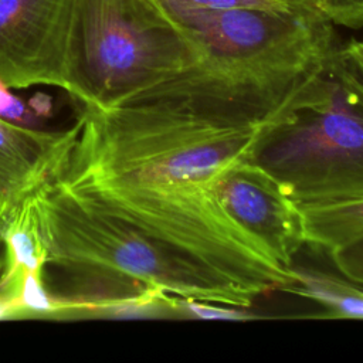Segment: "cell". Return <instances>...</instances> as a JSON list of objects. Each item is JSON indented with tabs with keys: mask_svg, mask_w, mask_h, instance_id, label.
<instances>
[{
	"mask_svg": "<svg viewBox=\"0 0 363 363\" xmlns=\"http://www.w3.org/2000/svg\"><path fill=\"white\" fill-rule=\"evenodd\" d=\"M291 89L238 84L194 64L119 104H81L50 182L180 248L252 301L281 291L289 269L228 218L214 187L247 159Z\"/></svg>",
	"mask_w": 363,
	"mask_h": 363,
	"instance_id": "cell-1",
	"label": "cell"
},
{
	"mask_svg": "<svg viewBox=\"0 0 363 363\" xmlns=\"http://www.w3.org/2000/svg\"><path fill=\"white\" fill-rule=\"evenodd\" d=\"M245 160L298 206L363 191V72L345 45L292 86Z\"/></svg>",
	"mask_w": 363,
	"mask_h": 363,
	"instance_id": "cell-2",
	"label": "cell"
},
{
	"mask_svg": "<svg viewBox=\"0 0 363 363\" xmlns=\"http://www.w3.org/2000/svg\"><path fill=\"white\" fill-rule=\"evenodd\" d=\"M199 62L156 0H71L67 92L79 104H119Z\"/></svg>",
	"mask_w": 363,
	"mask_h": 363,
	"instance_id": "cell-3",
	"label": "cell"
},
{
	"mask_svg": "<svg viewBox=\"0 0 363 363\" xmlns=\"http://www.w3.org/2000/svg\"><path fill=\"white\" fill-rule=\"evenodd\" d=\"M47 259L130 275L167 294L248 308L244 292L213 268L52 182L33 196Z\"/></svg>",
	"mask_w": 363,
	"mask_h": 363,
	"instance_id": "cell-4",
	"label": "cell"
},
{
	"mask_svg": "<svg viewBox=\"0 0 363 363\" xmlns=\"http://www.w3.org/2000/svg\"><path fill=\"white\" fill-rule=\"evenodd\" d=\"M204 69L244 85L289 89L340 43L320 7L179 10L166 13Z\"/></svg>",
	"mask_w": 363,
	"mask_h": 363,
	"instance_id": "cell-5",
	"label": "cell"
},
{
	"mask_svg": "<svg viewBox=\"0 0 363 363\" xmlns=\"http://www.w3.org/2000/svg\"><path fill=\"white\" fill-rule=\"evenodd\" d=\"M71 0H0V81L68 91Z\"/></svg>",
	"mask_w": 363,
	"mask_h": 363,
	"instance_id": "cell-6",
	"label": "cell"
},
{
	"mask_svg": "<svg viewBox=\"0 0 363 363\" xmlns=\"http://www.w3.org/2000/svg\"><path fill=\"white\" fill-rule=\"evenodd\" d=\"M217 200L271 258L289 268L306 244L302 211L262 169L240 160L216 180Z\"/></svg>",
	"mask_w": 363,
	"mask_h": 363,
	"instance_id": "cell-7",
	"label": "cell"
},
{
	"mask_svg": "<svg viewBox=\"0 0 363 363\" xmlns=\"http://www.w3.org/2000/svg\"><path fill=\"white\" fill-rule=\"evenodd\" d=\"M77 133L38 130L0 118V223L57 172Z\"/></svg>",
	"mask_w": 363,
	"mask_h": 363,
	"instance_id": "cell-8",
	"label": "cell"
},
{
	"mask_svg": "<svg viewBox=\"0 0 363 363\" xmlns=\"http://www.w3.org/2000/svg\"><path fill=\"white\" fill-rule=\"evenodd\" d=\"M33 196L26 199L0 223V238L4 242L0 296L16 302L24 274H41L47 259Z\"/></svg>",
	"mask_w": 363,
	"mask_h": 363,
	"instance_id": "cell-9",
	"label": "cell"
},
{
	"mask_svg": "<svg viewBox=\"0 0 363 363\" xmlns=\"http://www.w3.org/2000/svg\"><path fill=\"white\" fill-rule=\"evenodd\" d=\"M288 269L291 281L281 291L319 303L325 309V316L363 319V284L339 272L296 265L295 262Z\"/></svg>",
	"mask_w": 363,
	"mask_h": 363,
	"instance_id": "cell-10",
	"label": "cell"
},
{
	"mask_svg": "<svg viewBox=\"0 0 363 363\" xmlns=\"http://www.w3.org/2000/svg\"><path fill=\"white\" fill-rule=\"evenodd\" d=\"M298 207L309 245L329 252L363 235V191Z\"/></svg>",
	"mask_w": 363,
	"mask_h": 363,
	"instance_id": "cell-11",
	"label": "cell"
},
{
	"mask_svg": "<svg viewBox=\"0 0 363 363\" xmlns=\"http://www.w3.org/2000/svg\"><path fill=\"white\" fill-rule=\"evenodd\" d=\"M164 13L179 10H227V9H262L295 11L319 7L318 0H156Z\"/></svg>",
	"mask_w": 363,
	"mask_h": 363,
	"instance_id": "cell-12",
	"label": "cell"
},
{
	"mask_svg": "<svg viewBox=\"0 0 363 363\" xmlns=\"http://www.w3.org/2000/svg\"><path fill=\"white\" fill-rule=\"evenodd\" d=\"M174 318L182 319H201V320H233L242 322L257 319L244 306H234L227 303H218L204 299H194L187 296H172Z\"/></svg>",
	"mask_w": 363,
	"mask_h": 363,
	"instance_id": "cell-13",
	"label": "cell"
},
{
	"mask_svg": "<svg viewBox=\"0 0 363 363\" xmlns=\"http://www.w3.org/2000/svg\"><path fill=\"white\" fill-rule=\"evenodd\" d=\"M17 305L21 315H60L61 308L47 292L41 274L26 272L20 292L17 296Z\"/></svg>",
	"mask_w": 363,
	"mask_h": 363,
	"instance_id": "cell-14",
	"label": "cell"
},
{
	"mask_svg": "<svg viewBox=\"0 0 363 363\" xmlns=\"http://www.w3.org/2000/svg\"><path fill=\"white\" fill-rule=\"evenodd\" d=\"M328 254L339 274L363 284V235L329 251Z\"/></svg>",
	"mask_w": 363,
	"mask_h": 363,
	"instance_id": "cell-15",
	"label": "cell"
},
{
	"mask_svg": "<svg viewBox=\"0 0 363 363\" xmlns=\"http://www.w3.org/2000/svg\"><path fill=\"white\" fill-rule=\"evenodd\" d=\"M318 4L333 24L363 28V0H318Z\"/></svg>",
	"mask_w": 363,
	"mask_h": 363,
	"instance_id": "cell-16",
	"label": "cell"
},
{
	"mask_svg": "<svg viewBox=\"0 0 363 363\" xmlns=\"http://www.w3.org/2000/svg\"><path fill=\"white\" fill-rule=\"evenodd\" d=\"M21 316L20 308L16 301L1 298L0 296V319H7V318H16Z\"/></svg>",
	"mask_w": 363,
	"mask_h": 363,
	"instance_id": "cell-17",
	"label": "cell"
},
{
	"mask_svg": "<svg viewBox=\"0 0 363 363\" xmlns=\"http://www.w3.org/2000/svg\"><path fill=\"white\" fill-rule=\"evenodd\" d=\"M346 51L350 54V57L354 60V62L359 65V68L363 72V41H350L345 44Z\"/></svg>",
	"mask_w": 363,
	"mask_h": 363,
	"instance_id": "cell-18",
	"label": "cell"
}]
</instances>
